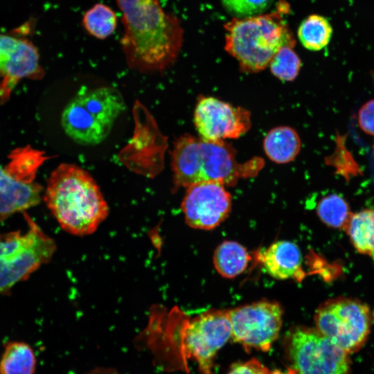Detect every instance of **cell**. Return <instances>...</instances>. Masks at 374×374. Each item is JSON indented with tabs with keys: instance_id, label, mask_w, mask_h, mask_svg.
Instances as JSON below:
<instances>
[{
	"instance_id": "cell-1",
	"label": "cell",
	"mask_w": 374,
	"mask_h": 374,
	"mask_svg": "<svg viewBox=\"0 0 374 374\" xmlns=\"http://www.w3.org/2000/svg\"><path fill=\"white\" fill-rule=\"evenodd\" d=\"M124 31L121 44L128 66L143 73L172 66L184 42L181 21L159 0H116Z\"/></svg>"
},
{
	"instance_id": "cell-2",
	"label": "cell",
	"mask_w": 374,
	"mask_h": 374,
	"mask_svg": "<svg viewBox=\"0 0 374 374\" xmlns=\"http://www.w3.org/2000/svg\"><path fill=\"white\" fill-rule=\"evenodd\" d=\"M44 201L61 228L75 235L93 233L109 214L108 204L96 181L71 163H62L52 172Z\"/></svg>"
},
{
	"instance_id": "cell-3",
	"label": "cell",
	"mask_w": 374,
	"mask_h": 374,
	"mask_svg": "<svg viewBox=\"0 0 374 374\" xmlns=\"http://www.w3.org/2000/svg\"><path fill=\"white\" fill-rule=\"evenodd\" d=\"M171 161L177 188L206 181L233 186L241 177L254 175L261 166L260 160L239 163L235 150L224 141H207L190 134L177 140Z\"/></svg>"
},
{
	"instance_id": "cell-4",
	"label": "cell",
	"mask_w": 374,
	"mask_h": 374,
	"mask_svg": "<svg viewBox=\"0 0 374 374\" xmlns=\"http://www.w3.org/2000/svg\"><path fill=\"white\" fill-rule=\"evenodd\" d=\"M288 11L285 1L268 14L234 18L224 26L225 49L244 72H258L267 66L283 46L295 41L284 19Z\"/></svg>"
},
{
	"instance_id": "cell-5",
	"label": "cell",
	"mask_w": 374,
	"mask_h": 374,
	"mask_svg": "<svg viewBox=\"0 0 374 374\" xmlns=\"http://www.w3.org/2000/svg\"><path fill=\"white\" fill-rule=\"evenodd\" d=\"M125 109L124 98L113 87H82L66 105L62 126L75 142L84 145L101 143Z\"/></svg>"
},
{
	"instance_id": "cell-6",
	"label": "cell",
	"mask_w": 374,
	"mask_h": 374,
	"mask_svg": "<svg viewBox=\"0 0 374 374\" xmlns=\"http://www.w3.org/2000/svg\"><path fill=\"white\" fill-rule=\"evenodd\" d=\"M26 231L0 233V295L6 294L17 283L26 280L48 262L56 250L53 239L24 213Z\"/></svg>"
},
{
	"instance_id": "cell-7",
	"label": "cell",
	"mask_w": 374,
	"mask_h": 374,
	"mask_svg": "<svg viewBox=\"0 0 374 374\" xmlns=\"http://www.w3.org/2000/svg\"><path fill=\"white\" fill-rule=\"evenodd\" d=\"M314 320L321 334L350 354L366 343L371 330V313L369 307L359 300L339 297L320 305Z\"/></svg>"
},
{
	"instance_id": "cell-8",
	"label": "cell",
	"mask_w": 374,
	"mask_h": 374,
	"mask_svg": "<svg viewBox=\"0 0 374 374\" xmlns=\"http://www.w3.org/2000/svg\"><path fill=\"white\" fill-rule=\"evenodd\" d=\"M288 353L297 374H349L348 353L317 328L298 327L291 332Z\"/></svg>"
},
{
	"instance_id": "cell-9",
	"label": "cell",
	"mask_w": 374,
	"mask_h": 374,
	"mask_svg": "<svg viewBox=\"0 0 374 374\" xmlns=\"http://www.w3.org/2000/svg\"><path fill=\"white\" fill-rule=\"evenodd\" d=\"M229 314L231 337L248 351H268L282 326L283 309L275 301H257L231 310Z\"/></svg>"
},
{
	"instance_id": "cell-10",
	"label": "cell",
	"mask_w": 374,
	"mask_h": 374,
	"mask_svg": "<svg viewBox=\"0 0 374 374\" xmlns=\"http://www.w3.org/2000/svg\"><path fill=\"white\" fill-rule=\"evenodd\" d=\"M231 337L229 311L211 310L185 323L181 343L186 355L195 359L202 374H213V360Z\"/></svg>"
},
{
	"instance_id": "cell-11",
	"label": "cell",
	"mask_w": 374,
	"mask_h": 374,
	"mask_svg": "<svg viewBox=\"0 0 374 374\" xmlns=\"http://www.w3.org/2000/svg\"><path fill=\"white\" fill-rule=\"evenodd\" d=\"M224 186L218 181H206L186 188L181 209L189 226L211 230L226 219L232 197Z\"/></svg>"
},
{
	"instance_id": "cell-12",
	"label": "cell",
	"mask_w": 374,
	"mask_h": 374,
	"mask_svg": "<svg viewBox=\"0 0 374 374\" xmlns=\"http://www.w3.org/2000/svg\"><path fill=\"white\" fill-rule=\"evenodd\" d=\"M194 123L199 137L211 141L237 139L251 127L249 111L214 97L199 98L194 112Z\"/></svg>"
},
{
	"instance_id": "cell-13",
	"label": "cell",
	"mask_w": 374,
	"mask_h": 374,
	"mask_svg": "<svg viewBox=\"0 0 374 374\" xmlns=\"http://www.w3.org/2000/svg\"><path fill=\"white\" fill-rule=\"evenodd\" d=\"M41 67L37 48L29 41L0 33V101L24 78L39 77Z\"/></svg>"
},
{
	"instance_id": "cell-14",
	"label": "cell",
	"mask_w": 374,
	"mask_h": 374,
	"mask_svg": "<svg viewBox=\"0 0 374 374\" xmlns=\"http://www.w3.org/2000/svg\"><path fill=\"white\" fill-rule=\"evenodd\" d=\"M42 190L39 184L14 177L0 165V222L37 205Z\"/></svg>"
},
{
	"instance_id": "cell-15",
	"label": "cell",
	"mask_w": 374,
	"mask_h": 374,
	"mask_svg": "<svg viewBox=\"0 0 374 374\" xmlns=\"http://www.w3.org/2000/svg\"><path fill=\"white\" fill-rule=\"evenodd\" d=\"M262 262L269 276L285 280L294 278L301 272L302 256L295 243L280 240L272 243L265 250Z\"/></svg>"
},
{
	"instance_id": "cell-16",
	"label": "cell",
	"mask_w": 374,
	"mask_h": 374,
	"mask_svg": "<svg viewBox=\"0 0 374 374\" xmlns=\"http://www.w3.org/2000/svg\"><path fill=\"white\" fill-rule=\"evenodd\" d=\"M301 139L295 130L281 126L271 130L263 141V148L268 158L277 163L293 161L301 150Z\"/></svg>"
},
{
	"instance_id": "cell-17",
	"label": "cell",
	"mask_w": 374,
	"mask_h": 374,
	"mask_svg": "<svg viewBox=\"0 0 374 374\" xmlns=\"http://www.w3.org/2000/svg\"><path fill=\"white\" fill-rule=\"evenodd\" d=\"M37 357L33 348L21 341L4 345L0 357V374H35Z\"/></svg>"
},
{
	"instance_id": "cell-18",
	"label": "cell",
	"mask_w": 374,
	"mask_h": 374,
	"mask_svg": "<svg viewBox=\"0 0 374 374\" xmlns=\"http://www.w3.org/2000/svg\"><path fill=\"white\" fill-rule=\"evenodd\" d=\"M344 229L359 253L374 256V210L352 213Z\"/></svg>"
},
{
	"instance_id": "cell-19",
	"label": "cell",
	"mask_w": 374,
	"mask_h": 374,
	"mask_svg": "<svg viewBox=\"0 0 374 374\" xmlns=\"http://www.w3.org/2000/svg\"><path fill=\"white\" fill-rule=\"evenodd\" d=\"M250 256L246 248L234 241H224L216 248L213 264L223 277L233 278L242 274L247 267Z\"/></svg>"
},
{
	"instance_id": "cell-20",
	"label": "cell",
	"mask_w": 374,
	"mask_h": 374,
	"mask_svg": "<svg viewBox=\"0 0 374 374\" xmlns=\"http://www.w3.org/2000/svg\"><path fill=\"white\" fill-rule=\"evenodd\" d=\"M297 33L300 42L305 48L319 51L329 44L332 27L323 16L311 15L301 22Z\"/></svg>"
},
{
	"instance_id": "cell-21",
	"label": "cell",
	"mask_w": 374,
	"mask_h": 374,
	"mask_svg": "<svg viewBox=\"0 0 374 374\" xmlns=\"http://www.w3.org/2000/svg\"><path fill=\"white\" fill-rule=\"evenodd\" d=\"M82 25L92 37L105 39L109 37L117 26V16L109 6L98 3L87 10L82 17Z\"/></svg>"
},
{
	"instance_id": "cell-22",
	"label": "cell",
	"mask_w": 374,
	"mask_h": 374,
	"mask_svg": "<svg viewBox=\"0 0 374 374\" xmlns=\"http://www.w3.org/2000/svg\"><path fill=\"white\" fill-rule=\"evenodd\" d=\"M317 213L323 223L337 229H344L352 214L346 201L336 194L322 198L317 205Z\"/></svg>"
},
{
	"instance_id": "cell-23",
	"label": "cell",
	"mask_w": 374,
	"mask_h": 374,
	"mask_svg": "<svg viewBox=\"0 0 374 374\" xmlns=\"http://www.w3.org/2000/svg\"><path fill=\"white\" fill-rule=\"evenodd\" d=\"M292 47L290 45L281 47L269 64L273 75L283 81L294 80L301 69V60Z\"/></svg>"
},
{
	"instance_id": "cell-24",
	"label": "cell",
	"mask_w": 374,
	"mask_h": 374,
	"mask_svg": "<svg viewBox=\"0 0 374 374\" xmlns=\"http://www.w3.org/2000/svg\"><path fill=\"white\" fill-rule=\"evenodd\" d=\"M225 10L235 18H244L262 14L274 0H220Z\"/></svg>"
},
{
	"instance_id": "cell-25",
	"label": "cell",
	"mask_w": 374,
	"mask_h": 374,
	"mask_svg": "<svg viewBox=\"0 0 374 374\" xmlns=\"http://www.w3.org/2000/svg\"><path fill=\"white\" fill-rule=\"evenodd\" d=\"M358 123L364 132L374 135V99L368 100L360 108Z\"/></svg>"
},
{
	"instance_id": "cell-26",
	"label": "cell",
	"mask_w": 374,
	"mask_h": 374,
	"mask_svg": "<svg viewBox=\"0 0 374 374\" xmlns=\"http://www.w3.org/2000/svg\"><path fill=\"white\" fill-rule=\"evenodd\" d=\"M227 374H269L267 368L253 358L246 362L234 364Z\"/></svg>"
},
{
	"instance_id": "cell-27",
	"label": "cell",
	"mask_w": 374,
	"mask_h": 374,
	"mask_svg": "<svg viewBox=\"0 0 374 374\" xmlns=\"http://www.w3.org/2000/svg\"><path fill=\"white\" fill-rule=\"evenodd\" d=\"M85 374H120L117 371L111 368H96Z\"/></svg>"
},
{
	"instance_id": "cell-28",
	"label": "cell",
	"mask_w": 374,
	"mask_h": 374,
	"mask_svg": "<svg viewBox=\"0 0 374 374\" xmlns=\"http://www.w3.org/2000/svg\"><path fill=\"white\" fill-rule=\"evenodd\" d=\"M269 374H297V373L293 368H289L285 371H280L278 369L274 370L271 372H269Z\"/></svg>"
},
{
	"instance_id": "cell-29",
	"label": "cell",
	"mask_w": 374,
	"mask_h": 374,
	"mask_svg": "<svg viewBox=\"0 0 374 374\" xmlns=\"http://www.w3.org/2000/svg\"><path fill=\"white\" fill-rule=\"evenodd\" d=\"M373 80H374V71L373 72Z\"/></svg>"
}]
</instances>
